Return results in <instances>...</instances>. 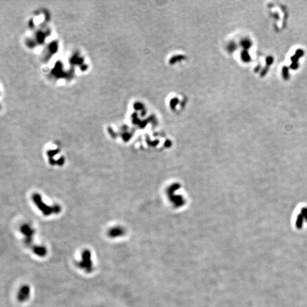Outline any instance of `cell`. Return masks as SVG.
Segmentation results:
<instances>
[{
    "mask_svg": "<svg viewBox=\"0 0 307 307\" xmlns=\"http://www.w3.org/2000/svg\"><path fill=\"white\" fill-rule=\"evenodd\" d=\"M30 289L28 286H24L20 289L18 295V299L20 302H24L29 297Z\"/></svg>",
    "mask_w": 307,
    "mask_h": 307,
    "instance_id": "1",
    "label": "cell"
}]
</instances>
